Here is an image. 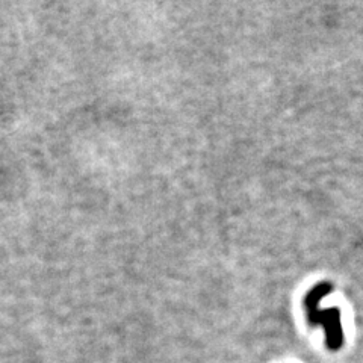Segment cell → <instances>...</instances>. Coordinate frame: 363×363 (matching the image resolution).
I'll return each instance as SVG.
<instances>
[{
    "label": "cell",
    "mask_w": 363,
    "mask_h": 363,
    "mask_svg": "<svg viewBox=\"0 0 363 363\" xmlns=\"http://www.w3.org/2000/svg\"><path fill=\"white\" fill-rule=\"evenodd\" d=\"M309 310V319L313 324H324L325 333H327V343L331 349H337L343 343V336H342V327H340V313L337 309L331 310H322L318 312L315 306L306 304Z\"/></svg>",
    "instance_id": "1"
}]
</instances>
